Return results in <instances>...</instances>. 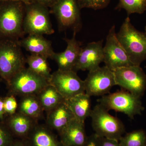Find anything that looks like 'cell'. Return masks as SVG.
I'll use <instances>...</instances> for the list:
<instances>
[{"instance_id": "cell-1", "label": "cell", "mask_w": 146, "mask_h": 146, "mask_svg": "<svg viewBox=\"0 0 146 146\" xmlns=\"http://www.w3.org/2000/svg\"><path fill=\"white\" fill-rule=\"evenodd\" d=\"M25 5L20 2H0V39L19 40L24 37Z\"/></svg>"}, {"instance_id": "cell-2", "label": "cell", "mask_w": 146, "mask_h": 146, "mask_svg": "<svg viewBox=\"0 0 146 146\" xmlns=\"http://www.w3.org/2000/svg\"><path fill=\"white\" fill-rule=\"evenodd\" d=\"M118 40L134 65L146 60V33L138 31L128 16L117 33Z\"/></svg>"}, {"instance_id": "cell-3", "label": "cell", "mask_w": 146, "mask_h": 146, "mask_svg": "<svg viewBox=\"0 0 146 146\" xmlns=\"http://www.w3.org/2000/svg\"><path fill=\"white\" fill-rule=\"evenodd\" d=\"M26 64V58L18 40L0 39V76L7 83L25 68Z\"/></svg>"}, {"instance_id": "cell-4", "label": "cell", "mask_w": 146, "mask_h": 146, "mask_svg": "<svg viewBox=\"0 0 146 146\" xmlns=\"http://www.w3.org/2000/svg\"><path fill=\"white\" fill-rule=\"evenodd\" d=\"M90 117L95 133L100 137L119 141L125 132L122 122L99 104L92 109Z\"/></svg>"}, {"instance_id": "cell-5", "label": "cell", "mask_w": 146, "mask_h": 146, "mask_svg": "<svg viewBox=\"0 0 146 146\" xmlns=\"http://www.w3.org/2000/svg\"><path fill=\"white\" fill-rule=\"evenodd\" d=\"M7 84L8 95L22 97L36 95L50 83L46 79L25 67L14 75Z\"/></svg>"}, {"instance_id": "cell-6", "label": "cell", "mask_w": 146, "mask_h": 146, "mask_svg": "<svg viewBox=\"0 0 146 146\" xmlns=\"http://www.w3.org/2000/svg\"><path fill=\"white\" fill-rule=\"evenodd\" d=\"M98 101L108 111L114 110L122 112L131 119L141 115L144 110L141 98L128 91H117L104 95Z\"/></svg>"}, {"instance_id": "cell-7", "label": "cell", "mask_w": 146, "mask_h": 146, "mask_svg": "<svg viewBox=\"0 0 146 146\" xmlns=\"http://www.w3.org/2000/svg\"><path fill=\"white\" fill-rule=\"evenodd\" d=\"M48 8L36 3L25 5L23 21L25 34L43 35L54 33Z\"/></svg>"}, {"instance_id": "cell-8", "label": "cell", "mask_w": 146, "mask_h": 146, "mask_svg": "<svg viewBox=\"0 0 146 146\" xmlns=\"http://www.w3.org/2000/svg\"><path fill=\"white\" fill-rule=\"evenodd\" d=\"M50 8V13L57 19L60 31L70 29L76 33L80 31L82 25L78 0H58Z\"/></svg>"}, {"instance_id": "cell-9", "label": "cell", "mask_w": 146, "mask_h": 146, "mask_svg": "<svg viewBox=\"0 0 146 146\" xmlns=\"http://www.w3.org/2000/svg\"><path fill=\"white\" fill-rule=\"evenodd\" d=\"M116 85L141 98L146 90V74L139 65H133L113 71Z\"/></svg>"}, {"instance_id": "cell-10", "label": "cell", "mask_w": 146, "mask_h": 146, "mask_svg": "<svg viewBox=\"0 0 146 146\" xmlns=\"http://www.w3.org/2000/svg\"><path fill=\"white\" fill-rule=\"evenodd\" d=\"M103 53L105 66L111 70L134 65L118 40L115 25L112 26L108 32Z\"/></svg>"}, {"instance_id": "cell-11", "label": "cell", "mask_w": 146, "mask_h": 146, "mask_svg": "<svg viewBox=\"0 0 146 146\" xmlns=\"http://www.w3.org/2000/svg\"><path fill=\"white\" fill-rule=\"evenodd\" d=\"M49 83L54 86L65 100L85 93L84 80L73 70L58 69L52 74Z\"/></svg>"}, {"instance_id": "cell-12", "label": "cell", "mask_w": 146, "mask_h": 146, "mask_svg": "<svg viewBox=\"0 0 146 146\" xmlns=\"http://www.w3.org/2000/svg\"><path fill=\"white\" fill-rule=\"evenodd\" d=\"M85 92L91 96H102L116 85L115 74L106 66L89 71L84 80Z\"/></svg>"}, {"instance_id": "cell-13", "label": "cell", "mask_w": 146, "mask_h": 146, "mask_svg": "<svg viewBox=\"0 0 146 146\" xmlns=\"http://www.w3.org/2000/svg\"><path fill=\"white\" fill-rule=\"evenodd\" d=\"M103 40L89 43L86 46L82 48L74 71H91L100 67L104 62Z\"/></svg>"}, {"instance_id": "cell-14", "label": "cell", "mask_w": 146, "mask_h": 146, "mask_svg": "<svg viewBox=\"0 0 146 146\" xmlns=\"http://www.w3.org/2000/svg\"><path fill=\"white\" fill-rule=\"evenodd\" d=\"M76 33H74L71 39L65 38L67 44L66 49L62 52H55L53 60L57 63L58 69L63 71H74L79 55L82 49L81 43L76 38Z\"/></svg>"}, {"instance_id": "cell-15", "label": "cell", "mask_w": 146, "mask_h": 146, "mask_svg": "<svg viewBox=\"0 0 146 146\" xmlns=\"http://www.w3.org/2000/svg\"><path fill=\"white\" fill-rule=\"evenodd\" d=\"M13 137L26 139L38 121L18 111L13 115L6 116L3 121Z\"/></svg>"}, {"instance_id": "cell-16", "label": "cell", "mask_w": 146, "mask_h": 146, "mask_svg": "<svg viewBox=\"0 0 146 146\" xmlns=\"http://www.w3.org/2000/svg\"><path fill=\"white\" fill-rule=\"evenodd\" d=\"M58 133L60 141L64 146H84L88 137L84 123L75 118Z\"/></svg>"}, {"instance_id": "cell-17", "label": "cell", "mask_w": 146, "mask_h": 146, "mask_svg": "<svg viewBox=\"0 0 146 146\" xmlns=\"http://www.w3.org/2000/svg\"><path fill=\"white\" fill-rule=\"evenodd\" d=\"M22 48L31 54L39 55L47 58L52 59L55 52L53 50L52 42L40 35H28L18 40Z\"/></svg>"}, {"instance_id": "cell-18", "label": "cell", "mask_w": 146, "mask_h": 146, "mask_svg": "<svg viewBox=\"0 0 146 146\" xmlns=\"http://www.w3.org/2000/svg\"><path fill=\"white\" fill-rule=\"evenodd\" d=\"M47 113L46 125L58 133L75 118L65 100Z\"/></svg>"}, {"instance_id": "cell-19", "label": "cell", "mask_w": 146, "mask_h": 146, "mask_svg": "<svg viewBox=\"0 0 146 146\" xmlns=\"http://www.w3.org/2000/svg\"><path fill=\"white\" fill-rule=\"evenodd\" d=\"M26 139L30 146H64L46 125H36Z\"/></svg>"}, {"instance_id": "cell-20", "label": "cell", "mask_w": 146, "mask_h": 146, "mask_svg": "<svg viewBox=\"0 0 146 146\" xmlns=\"http://www.w3.org/2000/svg\"><path fill=\"white\" fill-rule=\"evenodd\" d=\"M91 97L85 93L79 94L65 100V102L72 112L75 118L82 122L90 117L91 108Z\"/></svg>"}, {"instance_id": "cell-21", "label": "cell", "mask_w": 146, "mask_h": 146, "mask_svg": "<svg viewBox=\"0 0 146 146\" xmlns=\"http://www.w3.org/2000/svg\"><path fill=\"white\" fill-rule=\"evenodd\" d=\"M17 111L38 121L43 117L44 110L36 95L21 97Z\"/></svg>"}, {"instance_id": "cell-22", "label": "cell", "mask_w": 146, "mask_h": 146, "mask_svg": "<svg viewBox=\"0 0 146 146\" xmlns=\"http://www.w3.org/2000/svg\"><path fill=\"white\" fill-rule=\"evenodd\" d=\"M36 96L44 111L46 112L65 100L54 86L50 84L40 91Z\"/></svg>"}, {"instance_id": "cell-23", "label": "cell", "mask_w": 146, "mask_h": 146, "mask_svg": "<svg viewBox=\"0 0 146 146\" xmlns=\"http://www.w3.org/2000/svg\"><path fill=\"white\" fill-rule=\"evenodd\" d=\"M47 59L42 56L31 54L26 58V63L29 69L49 82L52 74Z\"/></svg>"}, {"instance_id": "cell-24", "label": "cell", "mask_w": 146, "mask_h": 146, "mask_svg": "<svg viewBox=\"0 0 146 146\" xmlns=\"http://www.w3.org/2000/svg\"><path fill=\"white\" fill-rule=\"evenodd\" d=\"M120 146H146V133L143 129L133 131L123 136L119 141Z\"/></svg>"}, {"instance_id": "cell-25", "label": "cell", "mask_w": 146, "mask_h": 146, "mask_svg": "<svg viewBox=\"0 0 146 146\" xmlns=\"http://www.w3.org/2000/svg\"><path fill=\"white\" fill-rule=\"evenodd\" d=\"M115 9H123L128 16L132 13L142 14L146 11V0H119Z\"/></svg>"}, {"instance_id": "cell-26", "label": "cell", "mask_w": 146, "mask_h": 146, "mask_svg": "<svg viewBox=\"0 0 146 146\" xmlns=\"http://www.w3.org/2000/svg\"><path fill=\"white\" fill-rule=\"evenodd\" d=\"M111 0H78L80 9L90 8L94 10L103 9L107 7Z\"/></svg>"}, {"instance_id": "cell-27", "label": "cell", "mask_w": 146, "mask_h": 146, "mask_svg": "<svg viewBox=\"0 0 146 146\" xmlns=\"http://www.w3.org/2000/svg\"><path fill=\"white\" fill-rule=\"evenodd\" d=\"M14 138L5 123L0 120V146H8Z\"/></svg>"}, {"instance_id": "cell-28", "label": "cell", "mask_w": 146, "mask_h": 146, "mask_svg": "<svg viewBox=\"0 0 146 146\" xmlns=\"http://www.w3.org/2000/svg\"><path fill=\"white\" fill-rule=\"evenodd\" d=\"M17 103L15 96L7 95L4 98V106L6 116L13 115L17 112L18 108Z\"/></svg>"}, {"instance_id": "cell-29", "label": "cell", "mask_w": 146, "mask_h": 146, "mask_svg": "<svg viewBox=\"0 0 146 146\" xmlns=\"http://www.w3.org/2000/svg\"><path fill=\"white\" fill-rule=\"evenodd\" d=\"M84 146H100V137L94 133L87 137Z\"/></svg>"}, {"instance_id": "cell-30", "label": "cell", "mask_w": 146, "mask_h": 146, "mask_svg": "<svg viewBox=\"0 0 146 146\" xmlns=\"http://www.w3.org/2000/svg\"><path fill=\"white\" fill-rule=\"evenodd\" d=\"M100 146H120L119 141L100 137Z\"/></svg>"}, {"instance_id": "cell-31", "label": "cell", "mask_w": 146, "mask_h": 146, "mask_svg": "<svg viewBox=\"0 0 146 146\" xmlns=\"http://www.w3.org/2000/svg\"><path fill=\"white\" fill-rule=\"evenodd\" d=\"M31 2L36 3L46 7L48 8H51L58 0H30Z\"/></svg>"}, {"instance_id": "cell-32", "label": "cell", "mask_w": 146, "mask_h": 146, "mask_svg": "<svg viewBox=\"0 0 146 146\" xmlns=\"http://www.w3.org/2000/svg\"><path fill=\"white\" fill-rule=\"evenodd\" d=\"M8 146H30L27 139L14 138Z\"/></svg>"}, {"instance_id": "cell-33", "label": "cell", "mask_w": 146, "mask_h": 146, "mask_svg": "<svg viewBox=\"0 0 146 146\" xmlns=\"http://www.w3.org/2000/svg\"><path fill=\"white\" fill-rule=\"evenodd\" d=\"M6 115L4 106V98L0 97V120L3 121Z\"/></svg>"}, {"instance_id": "cell-34", "label": "cell", "mask_w": 146, "mask_h": 146, "mask_svg": "<svg viewBox=\"0 0 146 146\" xmlns=\"http://www.w3.org/2000/svg\"><path fill=\"white\" fill-rule=\"evenodd\" d=\"M20 2L25 4H28L31 3L30 0H0V2Z\"/></svg>"}, {"instance_id": "cell-35", "label": "cell", "mask_w": 146, "mask_h": 146, "mask_svg": "<svg viewBox=\"0 0 146 146\" xmlns=\"http://www.w3.org/2000/svg\"><path fill=\"white\" fill-rule=\"evenodd\" d=\"M145 33H146V26L145 27Z\"/></svg>"}]
</instances>
